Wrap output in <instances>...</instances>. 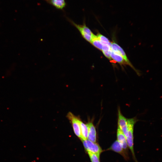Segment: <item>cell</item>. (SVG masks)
Returning a JSON list of instances; mask_svg holds the SVG:
<instances>
[{"mask_svg":"<svg viewBox=\"0 0 162 162\" xmlns=\"http://www.w3.org/2000/svg\"><path fill=\"white\" fill-rule=\"evenodd\" d=\"M67 19L79 31L82 37L87 41L90 43L94 34L86 26L85 22H83L82 25L78 24L68 18Z\"/></svg>","mask_w":162,"mask_h":162,"instance_id":"obj_1","label":"cell"},{"mask_svg":"<svg viewBox=\"0 0 162 162\" xmlns=\"http://www.w3.org/2000/svg\"><path fill=\"white\" fill-rule=\"evenodd\" d=\"M136 121V119L134 118L128 119V135L126 138L128 147L131 151L135 160H136V159H135L134 148L133 131L134 125Z\"/></svg>","mask_w":162,"mask_h":162,"instance_id":"obj_2","label":"cell"},{"mask_svg":"<svg viewBox=\"0 0 162 162\" xmlns=\"http://www.w3.org/2000/svg\"><path fill=\"white\" fill-rule=\"evenodd\" d=\"M82 140L84 147L87 152L95 154L100 157L103 150L99 144L88 139Z\"/></svg>","mask_w":162,"mask_h":162,"instance_id":"obj_3","label":"cell"},{"mask_svg":"<svg viewBox=\"0 0 162 162\" xmlns=\"http://www.w3.org/2000/svg\"><path fill=\"white\" fill-rule=\"evenodd\" d=\"M67 117L72 124L75 134L81 139V135L80 123V119L70 112L68 113Z\"/></svg>","mask_w":162,"mask_h":162,"instance_id":"obj_4","label":"cell"},{"mask_svg":"<svg viewBox=\"0 0 162 162\" xmlns=\"http://www.w3.org/2000/svg\"><path fill=\"white\" fill-rule=\"evenodd\" d=\"M111 50L114 52L121 55L127 64L129 65L137 73L140 75V73L133 66L128 58L125 52L118 44L115 42H111Z\"/></svg>","mask_w":162,"mask_h":162,"instance_id":"obj_5","label":"cell"},{"mask_svg":"<svg viewBox=\"0 0 162 162\" xmlns=\"http://www.w3.org/2000/svg\"><path fill=\"white\" fill-rule=\"evenodd\" d=\"M118 127L121 129L127 138L128 135V119L122 114L120 110H118Z\"/></svg>","mask_w":162,"mask_h":162,"instance_id":"obj_6","label":"cell"},{"mask_svg":"<svg viewBox=\"0 0 162 162\" xmlns=\"http://www.w3.org/2000/svg\"><path fill=\"white\" fill-rule=\"evenodd\" d=\"M109 149L112 150L121 155L126 159L128 158L127 152L125 151L121 146V145L116 140L112 145Z\"/></svg>","mask_w":162,"mask_h":162,"instance_id":"obj_7","label":"cell"},{"mask_svg":"<svg viewBox=\"0 0 162 162\" xmlns=\"http://www.w3.org/2000/svg\"><path fill=\"white\" fill-rule=\"evenodd\" d=\"M86 124L88 130L87 139L93 142H96V131L94 126L91 122H88Z\"/></svg>","mask_w":162,"mask_h":162,"instance_id":"obj_8","label":"cell"},{"mask_svg":"<svg viewBox=\"0 0 162 162\" xmlns=\"http://www.w3.org/2000/svg\"><path fill=\"white\" fill-rule=\"evenodd\" d=\"M117 140L121 145L123 148L126 150L128 146L126 137L123 132L118 127L117 130Z\"/></svg>","mask_w":162,"mask_h":162,"instance_id":"obj_9","label":"cell"},{"mask_svg":"<svg viewBox=\"0 0 162 162\" xmlns=\"http://www.w3.org/2000/svg\"><path fill=\"white\" fill-rule=\"evenodd\" d=\"M46 3L55 7L56 9L63 10L66 6L65 0H44Z\"/></svg>","mask_w":162,"mask_h":162,"instance_id":"obj_10","label":"cell"},{"mask_svg":"<svg viewBox=\"0 0 162 162\" xmlns=\"http://www.w3.org/2000/svg\"><path fill=\"white\" fill-rule=\"evenodd\" d=\"M110 53L112 59L121 65H125L127 64L121 55L114 52L111 50H110Z\"/></svg>","mask_w":162,"mask_h":162,"instance_id":"obj_11","label":"cell"},{"mask_svg":"<svg viewBox=\"0 0 162 162\" xmlns=\"http://www.w3.org/2000/svg\"><path fill=\"white\" fill-rule=\"evenodd\" d=\"M80 127L81 140H84L87 139L88 135V128L86 124H84L81 120H80Z\"/></svg>","mask_w":162,"mask_h":162,"instance_id":"obj_12","label":"cell"},{"mask_svg":"<svg viewBox=\"0 0 162 162\" xmlns=\"http://www.w3.org/2000/svg\"><path fill=\"white\" fill-rule=\"evenodd\" d=\"M90 43L98 49L102 51L103 45L98 38L97 35L93 34Z\"/></svg>","mask_w":162,"mask_h":162,"instance_id":"obj_13","label":"cell"},{"mask_svg":"<svg viewBox=\"0 0 162 162\" xmlns=\"http://www.w3.org/2000/svg\"><path fill=\"white\" fill-rule=\"evenodd\" d=\"M97 36L102 45H108L111 46V43L106 37L100 34H98Z\"/></svg>","mask_w":162,"mask_h":162,"instance_id":"obj_14","label":"cell"},{"mask_svg":"<svg viewBox=\"0 0 162 162\" xmlns=\"http://www.w3.org/2000/svg\"><path fill=\"white\" fill-rule=\"evenodd\" d=\"M91 162H100V156L96 154L87 152Z\"/></svg>","mask_w":162,"mask_h":162,"instance_id":"obj_15","label":"cell"},{"mask_svg":"<svg viewBox=\"0 0 162 162\" xmlns=\"http://www.w3.org/2000/svg\"><path fill=\"white\" fill-rule=\"evenodd\" d=\"M110 50L109 51L102 50V52L103 53L104 55L105 56V57H106L107 58H108L110 60H112V58L111 57V56H110Z\"/></svg>","mask_w":162,"mask_h":162,"instance_id":"obj_16","label":"cell"}]
</instances>
